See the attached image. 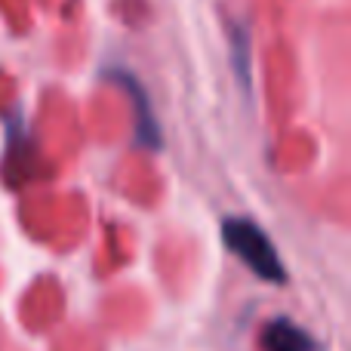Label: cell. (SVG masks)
I'll list each match as a JSON object with an SVG mask.
<instances>
[{
	"label": "cell",
	"instance_id": "6da1fadb",
	"mask_svg": "<svg viewBox=\"0 0 351 351\" xmlns=\"http://www.w3.org/2000/svg\"><path fill=\"white\" fill-rule=\"evenodd\" d=\"M222 241L256 278H262L265 284H284L287 271L280 262L278 250H274L271 237L253 222V219H225L222 222Z\"/></svg>",
	"mask_w": 351,
	"mask_h": 351
},
{
	"label": "cell",
	"instance_id": "7a4b0ae2",
	"mask_svg": "<svg viewBox=\"0 0 351 351\" xmlns=\"http://www.w3.org/2000/svg\"><path fill=\"white\" fill-rule=\"evenodd\" d=\"M262 351H321L317 339L290 317H274L262 330Z\"/></svg>",
	"mask_w": 351,
	"mask_h": 351
},
{
	"label": "cell",
	"instance_id": "3957f363",
	"mask_svg": "<svg viewBox=\"0 0 351 351\" xmlns=\"http://www.w3.org/2000/svg\"><path fill=\"white\" fill-rule=\"evenodd\" d=\"M123 86H127L130 93H133V99H136V105H139V142H145V148H158L160 145V133H158V123L152 121V111H148V105H145V93H142V86L136 84L133 77H117Z\"/></svg>",
	"mask_w": 351,
	"mask_h": 351
}]
</instances>
